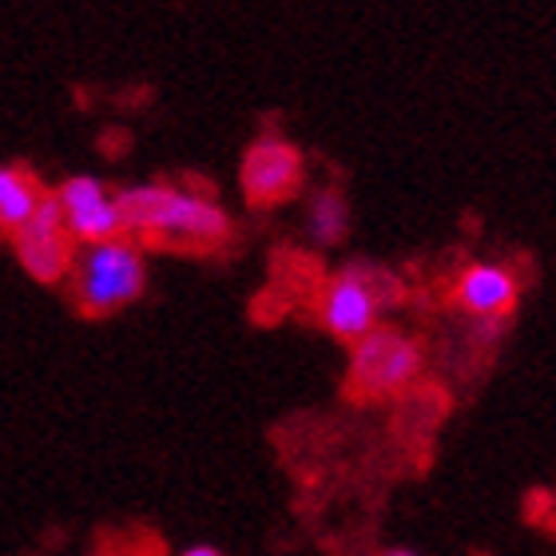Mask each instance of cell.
<instances>
[{
  "mask_svg": "<svg viewBox=\"0 0 556 556\" xmlns=\"http://www.w3.org/2000/svg\"><path fill=\"white\" fill-rule=\"evenodd\" d=\"M124 235L155 239V243H223L231 235V215L211 195L179 191V187L143 184L116 195Z\"/></svg>",
  "mask_w": 556,
  "mask_h": 556,
  "instance_id": "1",
  "label": "cell"
},
{
  "mask_svg": "<svg viewBox=\"0 0 556 556\" xmlns=\"http://www.w3.org/2000/svg\"><path fill=\"white\" fill-rule=\"evenodd\" d=\"M72 282H76V302L88 314H116L143 294L148 267L143 251L131 239H104L88 243L80 258H72Z\"/></svg>",
  "mask_w": 556,
  "mask_h": 556,
  "instance_id": "2",
  "label": "cell"
},
{
  "mask_svg": "<svg viewBox=\"0 0 556 556\" xmlns=\"http://www.w3.org/2000/svg\"><path fill=\"white\" fill-rule=\"evenodd\" d=\"M397 299H402V282L394 275L354 263V267H346L323 287L318 318L334 338L358 342L362 334H370L378 326V314Z\"/></svg>",
  "mask_w": 556,
  "mask_h": 556,
  "instance_id": "3",
  "label": "cell"
},
{
  "mask_svg": "<svg viewBox=\"0 0 556 556\" xmlns=\"http://www.w3.org/2000/svg\"><path fill=\"white\" fill-rule=\"evenodd\" d=\"M421 374V346L394 326H374L350 354V390L358 397H394Z\"/></svg>",
  "mask_w": 556,
  "mask_h": 556,
  "instance_id": "4",
  "label": "cell"
},
{
  "mask_svg": "<svg viewBox=\"0 0 556 556\" xmlns=\"http://www.w3.org/2000/svg\"><path fill=\"white\" fill-rule=\"evenodd\" d=\"M302 151L282 136H258L243 155L239 184L251 207H278L299 195L302 187Z\"/></svg>",
  "mask_w": 556,
  "mask_h": 556,
  "instance_id": "5",
  "label": "cell"
},
{
  "mask_svg": "<svg viewBox=\"0 0 556 556\" xmlns=\"http://www.w3.org/2000/svg\"><path fill=\"white\" fill-rule=\"evenodd\" d=\"M56 203H60V215H64L68 239H80L84 247L124 235L116 195H112L104 179H96V175H72L68 184L56 191Z\"/></svg>",
  "mask_w": 556,
  "mask_h": 556,
  "instance_id": "6",
  "label": "cell"
},
{
  "mask_svg": "<svg viewBox=\"0 0 556 556\" xmlns=\"http://www.w3.org/2000/svg\"><path fill=\"white\" fill-rule=\"evenodd\" d=\"M12 235H16V255H21L24 270L36 282H60L72 270V239L64 231V215H60L56 195L40 199L33 219Z\"/></svg>",
  "mask_w": 556,
  "mask_h": 556,
  "instance_id": "7",
  "label": "cell"
},
{
  "mask_svg": "<svg viewBox=\"0 0 556 556\" xmlns=\"http://www.w3.org/2000/svg\"><path fill=\"white\" fill-rule=\"evenodd\" d=\"M457 306L473 314L477 323H489V318L505 323L517 306V278L501 263H473L457 278Z\"/></svg>",
  "mask_w": 556,
  "mask_h": 556,
  "instance_id": "8",
  "label": "cell"
},
{
  "mask_svg": "<svg viewBox=\"0 0 556 556\" xmlns=\"http://www.w3.org/2000/svg\"><path fill=\"white\" fill-rule=\"evenodd\" d=\"M40 199L45 191L24 167H0V227L4 231H21L40 207Z\"/></svg>",
  "mask_w": 556,
  "mask_h": 556,
  "instance_id": "9",
  "label": "cell"
},
{
  "mask_svg": "<svg viewBox=\"0 0 556 556\" xmlns=\"http://www.w3.org/2000/svg\"><path fill=\"white\" fill-rule=\"evenodd\" d=\"M306 227H311V239L318 247L342 243L350 231V207L346 199H342V191H334V187L318 191L311 203V215H306Z\"/></svg>",
  "mask_w": 556,
  "mask_h": 556,
  "instance_id": "10",
  "label": "cell"
},
{
  "mask_svg": "<svg viewBox=\"0 0 556 556\" xmlns=\"http://www.w3.org/2000/svg\"><path fill=\"white\" fill-rule=\"evenodd\" d=\"M184 556H223L219 548H211V545H195V548H187Z\"/></svg>",
  "mask_w": 556,
  "mask_h": 556,
  "instance_id": "11",
  "label": "cell"
},
{
  "mask_svg": "<svg viewBox=\"0 0 556 556\" xmlns=\"http://www.w3.org/2000/svg\"><path fill=\"white\" fill-rule=\"evenodd\" d=\"M382 556H417V553H409V548H390V553H382Z\"/></svg>",
  "mask_w": 556,
  "mask_h": 556,
  "instance_id": "12",
  "label": "cell"
}]
</instances>
